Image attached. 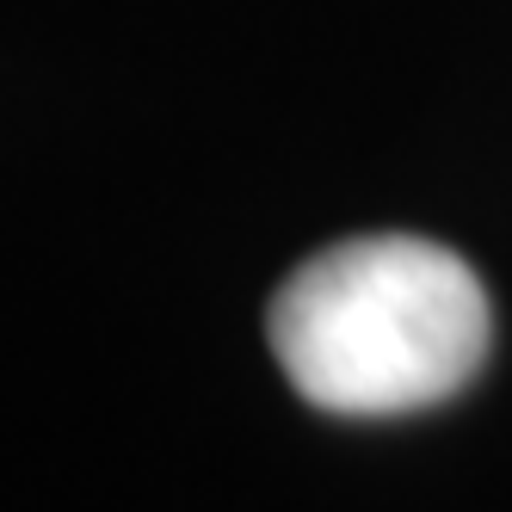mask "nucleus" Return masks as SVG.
I'll use <instances>...</instances> for the list:
<instances>
[{
    "label": "nucleus",
    "instance_id": "1",
    "mask_svg": "<svg viewBox=\"0 0 512 512\" xmlns=\"http://www.w3.org/2000/svg\"><path fill=\"white\" fill-rule=\"evenodd\" d=\"M266 340L303 401L377 420L457 395L488 358L494 309L451 247L358 235L284 278Z\"/></svg>",
    "mask_w": 512,
    "mask_h": 512
}]
</instances>
